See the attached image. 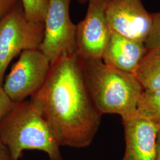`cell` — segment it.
<instances>
[{
	"instance_id": "16",
	"label": "cell",
	"mask_w": 160,
	"mask_h": 160,
	"mask_svg": "<svg viewBox=\"0 0 160 160\" xmlns=\"http://www.w3.org/2000/svg\"><path fill=\"white\" fill-rule=\"evenodd\" d=\"M20 2V0H0V19Z\"/></svg>"
},
{
	"instance_id": "12",
	"label": "cell",
	"mask_w": 160,
	"mask_h": 160,
	"mask_svg": "<svg viewBox=\"0 0 160 160\" xmlns=\"http://www.w3.org/2000/svg\"><path fill=\"white\" fill-rule=\"evenodd\" d=\"M137 114L160 126V87L143 91L138 102Z\"/></svg>"
},
{
	"instance_id": "13",
	"label": "cell",
	"mask_w": 160,
	"mask_h": 160,
	"mask_svg": "<svg viewBox=\"0 0 160 160\" xmlns=\"http://www.w3.org/2000/svg\"><path fill=\"white\" fill-rule=\"evenodd\" d=\"M49 0H20L27 20L35 23H44Z\"/></svg>"
},
{
	"instance_id": "7",
	"label": "cell",
	"mask_w": 160,
	"mask_h": 160,
	"mask_svg": "<svg viewBox=\"0 0 160 160\" xmlns=\"http://www.w3.org/2000/svg\"><path fill=\"white\" fill-rule=\"evenodd\" d=\"M108 0H88L83 20L76 24V53L81 59L102 58L112 31L108 23Z\"/></svg>"
},
{
	"instance_id": "8",
	"label": "cell",
	"mask_w": 160,
	"mask_h": 160,
	"mask_svg": "<svg viewBox=\"0 0 160 160\" xmlns=\"http://www.w3.org/2000/svg\"><path fill=\"white\" fill-rule=\"evenodd\" d=\"M143 0H108L106 15L112 32L143 42L152 23V13L147 10Z\"/></svg>"
},
{
	"instance_id": "19",
	"label": "cell",
	"mask_w": 160,
	"mask_h": 160,
	"mask_svg": "<svg viewBox=\"0 0 160 160\" xmlns=\"http://www.w3.org/2000/svg\"><path fill=\"white\" fill-rule=\"evenodd\" d=\"M77 1L80 2V4H85L86 2H87L88 0H77Z\"/></svg>"
},
{
	"instance_id": "15",
	"label": "cell",
	"mask_w": 160,
	"mask_h": 160,
	"mask_svg": "<svg viewBox=\"0 0 160 160\" xmlns=\"http://www.w3.org/2000/svg\"><path fill=\"white\" fill-rule=\"evenodd\" d=\"M14 104L15 103L6 94L2 86L0 87V122L9 113Z\"/></svg>"
},
{
	"instance_id": "2",
	"label": "cell",
	"mask_w": 160,
	"mask_h": 160,
	"mask_svg": "<svg viewBox=\"0 0 160 160\" xmlns=\"http://www.w3.org/2000/svg\"><path fill=\"white\" fill-rule=\"evenodd\" d=\"M81 61L87 89L101 114H119L122 119L137 114L144 89L135 75L109 66L102 58Z\"/></svg>"
},
{
	"instance_id": "1",
	"label": "cell",
	"mask_w": 160,
	"mask_h": 160,
	"mask_svg": "<svg viewBox=\"0 0 160 160\" xmlns=\"http://www.w3.org/2000/svg\"><path fill=\"white\" fill-rule=\"evenodd\" d=\"M30 101L61 147L83 148L91 145L102 114L92 100L81 59L76 53L63 55L51 63L43 85Z\"/></svg>"
},
{
	"instance_id": "17",
	"label": "cell",
	"mask_w": 160,
	"mask_h": 160,
	"mask_svg": "<svg viewBox=\"0 0 160 160\" xmlns=\"http://www.w3.org/2000/svg\"><path fill=\"white\" fill-rule=\"evenodd\" d=\"M0 160H12L8 149L0 139Z\"/></svg>"
},
{
	"instance_id": "14",
	"label": "cell",
	"mask_w": 160,
	"mask_h": 160,
	"mask_svg": "<svg viewBox=\"0 0 160 160\" xmlns=\"http://www.w3.org/2000/svg\"><path fill=\"white\" fill-rule=\"evenodd\" d=\"M147 50L160 49V11L152 13V23L145 42Z\"/></svg>"
},
{
	"instance_id": "4",
	"label": "cell",
	"mask_w": 160,
	"mask_h": 160,
	"mask_svg": "<svg viewBox=\"0 0 160 160\" xmlns=\"http://www.w3.org/2000/svg\"><path fill=\"white\" fill-rule=\"evenodd\" d=\"M44 31V23L26 19L21 2L0 19V87L14 58L24 51L39 49Z\"/></svg>"
},
{
	"instance_id": "10",
	"label": "cell",
	"mask_w": 160,
	"mask_h": 160,
	"mask_svg": "<svg viewBox=\"0 0 160 160\" xmlns=\"http://www.w3.org/2000/svg\"><path fill=\"white\" fill-rule=\"evenodd\" d=\"M147 52L143 42L112 32L102 59L109 66L134 74Z\"/></svg>"
},
{
	"instance_id": "3",
	"label": "cell",
	"mask_w": 160,
	"mask_h": 160,
	"mask_svg": "<svg viewBox=\"0 0 160 160\" xmlns=\"http://www.w3.org/2000/svg\"><path fill=\"white\" fill-rule=\"evenodd\" d=\"M0 139L12 160H20L25 150L43 151L50 160H63L53 132L30 100L15 103L0 122Z\"/></svg>"
},
{
	"instance_id": "5",
	"label": "cell",
	"mask_w": 160,
	"mask_h": 160,
	"mask_svg": "<svg viewBox=\"0 0 160 160\" xmlns=\"http://www.w3.org/2000/svg\"><path fill=\"white\" fill-rule=\"evenodd\" d=\"M51 67L49 59L39 49L22 52L2 84L14 103L31 97L43 85Z\"/></svg>"
},
{
	"instance_id": "11",
	"label": "cell",
	"mask_w": 160,
	"mask_h": 160,
	"mask_svg": "<svg viewBox=\"0 0 160 160\" xmlns=\"http://www.w3.org/2000/svg\"><path fill=\"white\" fill-rule=\"evenodd\" d=\"M134 75L144 90L160 87V49L147 50Z\"/></svg>"
},
{
	"instance_id": "6",
	"label": "cell",
	"mask_w": 160,
	"mask_h": 160,
	"mask_svg": "<svg viewBox=\"0 0 160 160\" xmlns=\"http://www.w3.org/2000/svg\"><path fill=\"white\" fill-rule=\"evenodd\" d=\"M71 0H49L39 50L51 63L62 56L76 53V24L71 19Z\"/></svg>"
},
{
	"instance_id": "18",
	"label": "cell",
	"mask_w": 160,
	"mask_h": 160,
	"mask_svg": "<svg viewBox=\"0 0 160 160\" xmlns=\"http://www.w3.org/2000/svg\"><path fill=\"white\" fill-rule=\"evenodd\" d=\"M155 160H160V131L158 133L157 140V155Z\"/></svg>"
},
{
	"instance_id": "9",
	"label": "cell",
	"mask_w": 160,
	"mask_h": 160,
	"mask_svg": "<svg viewBox=\"0 0 160 160\" xmlns=\"http://www.w3.org/2000/svg\"><path fill=\"white\" fill-rule=\"evenodd\" d=\"M126 149L121 160H155L158 126L137 114L122 119Z\"/></svg>"
}]
</instances>
